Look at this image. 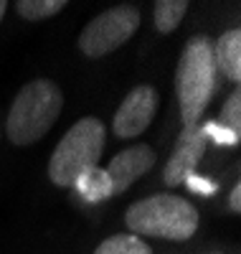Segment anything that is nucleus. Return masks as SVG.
<instances>
[{
	"instance_id": "obj_1",
	"label": "nucleus",
	"mask_w": 241,
	"mask_h": 254,
	"mask_svg": "<svg viewBox=\"0 0 241 254\" xmlns=\"http://www.w3.org/2000/svg\"><path fill=\"white\" fill-rule=\"evenodd\" d=\"M218 87V69L213 61V41L208 36H193L178 61L175 92H178L183 127H198L208 102Z\"/></svg>"
},
{
	"instance_id": "obj_2",
	"label": "nucleus",
	"mask_w": 241,
	"mask_h": 254,
	"mask_svg": "<svg viewBox=\"0 0 241 254\" xmlns=\"http://www.w3.org/2000/svg\"><path fill=\"white\" fill-rule=\"evenodd\" d=\"M127 229L135 237H160L170 242H185L198 229V211L181 196L158 193L135 201L127 208Z\"/></svg>"
},
{
	"instance_id": "obj_3",
	"label": "nucleus",
	"mask_w": 241,
	"mask_h": 254,
	"mask_svg": "<svg viewBox=\"0 0 241 254\" xmlns=\"http://www.w3.org/2000/svg\"><path fill=\"white\" fill-rule=\"evenodd\" d=\"M63 110V94L51 79H33L20 89L8 112V137L15 145H31L46 135Z\"/></svg>"
},
{
	"instance_id": "obj_4",
	"label": "nucleus",
	"mask_w": 241,
	"mask_h": 254,
	"mask_svg": "<svg viewBox=\"0 0 241 254\" xmlns=\"http://www.w3.org/2000/svg\"><path fill=\"white\" fill-rule=\"evenodd\" d=\"M107 145L104 125L97 117H84L61 137L49 160V178L59 188H74L76 178L97 168Z\"/></svg>"
},
{
	"instance_id": "obj_5",
	"label": "nucleus",
	"mask_w": 241,
	"mask_h": 254,
	"mask_svg": "<svg viewBox=\"0 0 241 254\" xmlns=\"http://www.w3.org/2000/svg\"><path fill=\"white\" fill-rule=\"evenodd\" d=\"M140 28V13L132 5H120L99 13L79 36V49L89 59H102L120 49Z\"/></svg>"
},
{
	"instance_id": "obj_6",
	"label": "nucleus",
	"mask_w": 241,
	"mask_h": 254,
	"mask_svg": "<svg viewBox=\"0 0 241 254\" xmlns=\"http://www.w3.org/2000/svg\"><path fill=\"white\" fill-rule=\"evenodd\" d=\"M160 104V94L155 87L150 84H140L124 97V102L120 104V110L115 115L112 130L117 137H137L140 132H145L152 117L158 112Z\"/></svg>"
},
{
	"instance_id": "obj_7",
	"label": "nucleus",
	"mask_w": 241,
	"mask_h": 254,
	"mask_svg": "<svg viewBox=\"0 0 241 254\" xmlns=\"http://www.w3.org/2000/svg\"><path fill=\"white\" fill-rule=\"evenodd\" d=\"M206 145L208 140L203 137L201 127H183V132L175 140V150L170 155V160L165 163V173L163 181L170 188H178L185 183L188 176L195 173V165L206 155Z\"/></svg>"
},
{
	"instance_id": "obj_8",
	"label": "nucleus",
	"mask_w": 241,
	"mask_h": 254,
	"mask_svg": "<svg viewBox=\"0 0 241 254\" xmlns=\"http://www.w3.org/2000/svg\"><path fill=\"white\" fill-rule=\"evenodd\" d=\"M155 165V150L150 145H132L127 150L117 153L107 165V176L112 181V190L122 193L132 186L137 178H142L150 168Z\"/></svg>"
},
{
	"instance_id": "obj_9",
	"label": "nucleus",
	"mask_w": 241,
	"mask_h": 254,
	"mask_svg": "<svg viewBox=\"0 0 241 254\" xmlns=\"http://www.w3.org/2000/svg\"><path fill=\"white\" fill-rule=\"evenodd\" d=\"M213 61L216 69L226 79L239 81L241 79V31L231 28L213 44Z\"/></svg>"
},
{
	"instance_id": "obj_10",
	"label": "nucleus",
	"mask_w": 241,
	"mask_h": 254,
	"mask_svg": "<svg viewBox=\"0 0 241 254\" xmlns=\"http://www.w3.org/2000/svg\"><path fill=\"white\" fill-rule=\"evenodd\" d=\"M74 188L81 193L84 201H89V203H99L109 196H115V190H112V181H109L107 171L104 168H92V171H86L76 178Z\"/></svg>"
},
{
	"instance_id": "obj_11",
	"label": "nucleus",
	"mask_w": 241,
	"mask_h": 254,
	"mask_svg": "<svg viewBox=\"0 0 241 254\" xmlns=\"http://www.w3.org/2000/svg\"><path fill=\"white\" fill-rule=\"evenodd\" d=\"M188 3L185 0H158L152 5V15H155V28L160 33H173L178 23L185 18Z\"/></svg>"
},
{
	"instance_id": "obj_12",
	"label": "nucleus",
	"mask_w": 241,
	"mask_h": 254,
	"mask_svg": "<svg viewBox=\"0 0 241 254\" xmlns=\"http://www.w3.org/2000/svg\"><path fill=\"white\" fill-rule=\"evenodd\" d=\"M94 254H152V249L135 234H115L104 239Z\"/></svg>"
},
{
	"instance_id": "obj_13",
	"label": "nucleus",
	"mask_w": 241,
	"mask_h": 254,
	"mask_svg": "<svg viewBox=\"0 0 241 254\" xmlns=\"http://www.w3.org/2000/svg\"><path fill=\"white\" fill-rule=\"evenodd\" d=\"M15 8L26 20H43L56 15L61 8H66V3L63 0H20Z\"/></svg>"
},
{
	"instance_id": "obj_14",
	"label": "nucleus",
	"mask_w": 241,
	"mask_h": 254,
	"mask_svg": "<svg viewBox=\"0 0 241 254\" xmlns=\"http://www.w3.org/2000/svg\"><path fill=\"white\" fill-rule=\"evenodd\" d=\"M198 127H201L203 137L211 140V142H216V145H226V147H231V145L239 142V132H234V130H229V127H224L218 120H206V122L198 125Z\"/></svg>"
},
{
	"instance_id": "obj_15",
	"label": "nucleus",
	"mask_w": 241,
	"mask_h": 254,
	"mask_svg": "<svg viewBox=\"0 0 241 254\" xmlns=\"http://www.w3.org/2000/svg\"><path fill=\"white\" fill-rule=\"evenodd\" d=\"M221 122L224 127L234 132H241V94L239 92H231L229 99L224 102V110H221Z\"/></svg>"
},
{
	"instance_id": "obj_16",
	"label": "nucleus",
	"mask_w": 241,
	"mask_h": 254,
	"mask_svg": "<svg viewBox=\"0 0 241 254\" xmlns=\"http://www.w3.org/2000/svg\"><path fill=\"white\" fill-rule=\"evenodd\" d=\"M185 186L193 190V193H198V196H213L216 190H218V186H216L211 178H206V176H198V173L188 176V178H185Z\"/></svg>"
},
{
	"instance_id": "obj_17",
	"label": "nucleus",
	"mask_w": 241,
	"mask_h": 254,
	"mask_svg": "<svg viewBox=\"0 0 241 254\" xmlns=\"http://www.w3.org/2000/svg\"><path fill=\"white\" fill-rule=\"evenodd\" d=\"M229 208L234 211V214H239V211H241V186L239 183L231 188V193H229Z\"/></svg>"
},
{
	"instance_id": "obj_18",
	"label": "nucleus",
	"mask_w": 241,
	"mask_h": 254,
	"mask_svg": "<svg viewBox=\"0 0 241 254\" xmlns=\"http://www.w3.org/2000/svg\"><path fill=\"white\" fill-rule=\"evenodd\" d=\"M5 8H8L5 0H0V20H3V15H5Z\"/></svg>"
}]
</instances>
